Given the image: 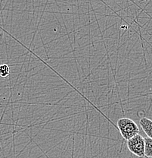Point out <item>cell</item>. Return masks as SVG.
Wrapping results in <instances>:
<instances>
[{
	"label": "cell",
	"instance_id": "obj_1",
	"mask_svg": "<svg viewBox=\"0 0 152 158\" xmlns=\"http://www.w3.org/2000/svg\"><path fill=\"white\" fill-rule=\"evenodd\" d=\"M117 127L120 131L122 137L127 141L139 134V128L138 125L130 118L123 117L120 118L117 121Z\"/></svg>",
	"mask_w": 152,
	"mask_h": 158
},
{
	"label": "cell",
	"instance_id": "obj_2",
	"mask_svg": "<svg viewBox=\"0 0 152 158\" xmlns=\"http://www.w3.org/2000/svg\"><path fill=\"white\" fill-rule=\"evenodd\" d=\"M145 138L140 134L134 136L127 141V148L134 155L140 158H145Z\"/></svg>",
	"mask_w": 152,
	"mask_h": 158
},
{
	"label": "cell",
	"instance_id": "obj_3",
	"mask_svg": "<svg viewBox=\"0 0 152 158\" xmlns=\"http://www.w3.org/2000/svg\"><path fill=\"white\" fill-rule=\"evenodd\" d=\"M140 126L148 138H152V120L150 118L143 117L139 121Z\"/></svg>",
	"mask_w": 152,
	"mask_h": 158
},
{
	"label": "cell",
	"instance_id": "obj_4",
	"mask_svg": "<svg viewBox=\"0 0 152 158\" xmlns=\"http://www.w3.org/2000/svg\"><path fill=\"white\" fill-rule=\"evenodd\" d=\"M145 157L152 158V138H145Z\"/></svg>",
	"mask_w": 152,
	"mask_h": 158
},
{
	"label": "cell",
	"instance_id": "obj_5",
	"mask_svg": "<svg viewBox=\"0 0 152 158\" xmlns=\"http://www.w3.org/2000/svg\"><path fill=\"white\" fill-rule=\"evenodd\" d=\"M10 74V68L7 64L0 65V76L2 78H6Z\"/></svg>",
	"mask_w": 152,
	"mask_h": 158
}]
</instances>
